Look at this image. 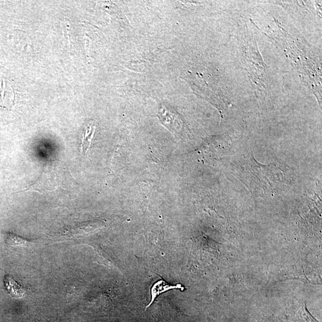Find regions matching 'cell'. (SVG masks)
I'll use <instances>...</instances> for the list:
<instances>
[{
  "label": "cell",
  "mask_w": 322,
  "mask_h": 322,
  "mask_svg": "<svg viewBox=\"0 0 322 322\" xmlns=\"http://www.w3.org/2000/svg\"><path fill=\"white\" fill-rule=\"evenodd\" d=\"M75 180L68 167L61 161H48L44 166L41 176L34 184L26 188V192H37L44 195H59L69 191Z\"/></svg>",
  "instance_id": "1"
},
{
  "label": "cell",
  "mask_w": 322,
  "mask_h": 322,
  "mask_svg": "<svg viewBox=\"0 0 322 322\" xmlns=\"http://www.w3.org/2000/svg\"><path fill=\"white\" fill-rule=\"evenodd\" d=\"M5 287L12 297L22 298L25 295V291L21 286L11 276L6 275L4 277Z\"/></svg>",
  "instance_id": "4"
},
{
  "label": "cell",
  "mask_w": 322,
  "mask_h": 322,
  "mask_svg": "<svg viewBox=\"0 0 322 322\" xmlns=\"http://www.w3.org/2000/svg\"><path fill=\"white\" fill-rule=\"evenodd\" d=\"M158 117L161 122L175 135L180 133L182 129V121L176 112L168 109L164 105L159 108Z\"/></svg>",
  "instance_id": "2"
},
{
  "label": "cell",
  "mask_w": 322,
  "mask_h": 322,
  "mask_svg": "<svg viewBox=\"0 0 322 322\" xmlns=\"http://www.w3.org/2000/svg\"><path fill=\"white\" fill-rule=\"evenodd\" d=\"M6 239L7 244L14 246H27L28 244H30L29 241L12 233L7 234Z\"/></svg>",
  "instance_id": "6"
},
{
  "label": "cell",
  "mask_w": 322,
  "mask_h": 322,
  "mask_svg": "<svg viewBox=\"0 0 322 322\" xmlns=\"http://www.w3.org/2000/svg\"><path fill=\"white\" fill-rule=\"evenodd\" d=\"M95 129H96V126L92 123H90L88 127L86 128L82 141L81 152L82 153L85 154L88 152L92 138L94 137Z\"/></svg>",
  "instance_id": "5"
},
{
  "label": "cell",
  "mask_w": 322,
  "mask_h": 322,
  "mask_svg": "<svg viewBox=\"0 0 322 322\" xmlns=\"http://www.w3.org/2000/svg\"><path fill=\"white\" fill-rule=\"evenodd\" d=\"M178 289L184 291V288L181 284L176 285H172L169 284L168 283L165 281L164 280H159L158 282L154 283L151 289V303L147 307L150 306L155 299L161 293L166 292L169 290Z\"/></svg>",
  "instance_id": "3"
}]
</instances>
